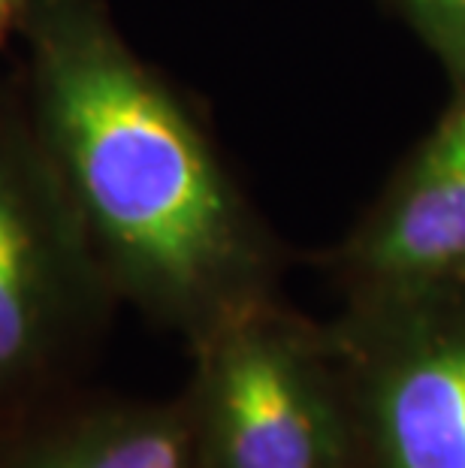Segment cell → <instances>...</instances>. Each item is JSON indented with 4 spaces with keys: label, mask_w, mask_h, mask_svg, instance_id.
<instances>
[{
    "label": "cell",
    "mask_w": 465,
    "mask_h": 468,
    "mask_svg": "<svg viewBox=\"0 0 465 468\" xmlns=\"http://www.w3.org/2000/svg\"><path fill=\"white\" fill-rule=\"evenodd\" d=\"M435 55L453 88H465V0H384Z\"/></svg>",
    "instance_id": "7"
},
{
    "label": "cell",
    "mask_w": 465,
    "mask_h": 468,
    "mask_svg": "<svg viewBox=\"0 0 465 468\" xmlns=\"http://www.w3.org/2000/svg\"><path fill=\"white\" fill-rule=\"evenodd\" d=\"M351 300L465 284V88L330 254Z\"/></svg>",
    "instance_id": "5"
},
{
    "label": "cell",
    "mask_w": 465,
    "mask_h": 468,
    "mask_svg": "<svg viewBox=\"0 0 465 468\" xmlns=\"http://www.w3.org/2000/svg\"><path fill=\"white\" fill-rule=\"evenodd\" d=\"M109 300L22 88L0 79V399L48 381L97 330Z\"/></svg>",
    "instance_id": "3"
},
{
    "label": "cell",
    "mask_w": 465,
    "mask_h": 468,
    "mask_svg": "<svg viewBox=\"0 0 465 468\" xmlns=\"http://www.w3.org/2000/svg\"><path fill=\"white\" fill-rule=\"evenodd\" d=\"M191 453L187 405H115L64 423L9 468H187Z\"/></svg>",
    "instance_id": "6"
},
{
    "label": "cell",
    "mask_w": 465,
    "mask_h": 468,
    "mask_svg": "<svg viewBox=\"0 0 465 468\" xmlns=\"http://www.w3.org/2000/svg\"><path fill=\"white\" fill-rule=\"evenodd\" d=\"M27 4H31V0H0V48H4L9 39H16L22 34Z\"/></svg>",
    "instance_id": "8"
},
{
    "label": "cell",
    "mask_w": 465,
    "mask_h": 468,
    "mask_svg": "<svg viewBox=\"0 0 465 468\" xmlns=\"http://www.w3.org/2000/svg\"><path fill=\"white\" fill-rule=\"evenodd\" d=\"M194 444L206 468H348L354 426L339 363L272 300L194 345Z\"/></svg>",
    "instance_id": "2"
},
{
    "label": "cell",
    "mask_w": 465,
    "mask_h": 468,
    "mask_svg": "<svg viewBox=\"0 0 465 468\" xmlns=\"http://www.w3.org/2000/svg\"><path fill=\"white\" fill-rule=\"evenodd\" d=\"M326 342L375 468H465V284L351 300Z\"/></svg>",
    "instance_id": "4"
},
{
    "label": "cell",
    "mask_w": 465,
    "mask_h": 468,
    "mask_svg": "<svg viewBox=\"0 0 465 468\" xmlns=\"http://www.w3.org/2000/svg\"><path fill=\"white\" fill-rule=\"evenodd\" d=\"M22 97L112 296L191 345L272 300L275 245L191 103L106 0H31Z\"/></svg>",
    "instance_id": "1"
}]
</instances>
